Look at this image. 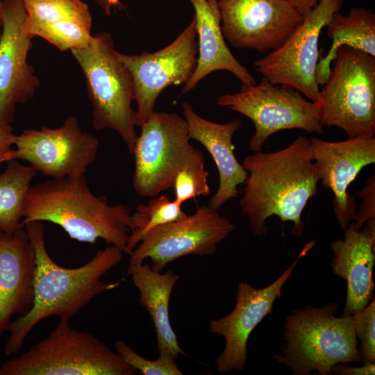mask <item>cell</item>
<instances>
[{
  "label": "cell",
  "instance_id": "obj_1",
  "mask_svg": "<svg viewBox=\"0 0 375 375\" xmlns=\"http://www.w3.org/2000/svg\"><path fill=\"white\" fill-rule=\"evenodd\" d=\"M35 253L33 303L31 310L11 322L3 347L6 356L17 353L34 327L51 316L69 319L97 296L112 290L119 283H107L101 277L121 262L124 253L108 245L86 263L75 268L58 265L49 256L41 222L24 226Z\"/></svg>",
  "mask_w": 375,
  "mask_h": 375
},
{
  "label": "cell",
  "instance_id": "obj_2",
  "mask_svg": "<svg viewBox=\"0 0 375 375\" xmlns=\"http://www.w3.org/2000/svg\"><path fill=\"white\" fill-rule=\"evenodd\" d=\"M242 165L247 176L240 205L253 233L265 236V222L275 215L283 222H291L292 234L301 236L305 228L302 212L317 195L319 182L309 138L299 135L274 152H253Z\"/></svg>",
  "mask_w": 375,
  "mask_h": 375
},
{
  "label": "cell",
  "instance_id": "obj_3",
  "mask_svg": "<svg viewBox=\"0 0 375 375\" xmlns=\"http://www.w3.org/2000/svg\"><path fill=\"white\" fill-rule=\"evenodd\" d=\"M131 210L122 203L110 204L90 189L85 175L52 178L31 186L26 198L22 225L49 222L60 226L70 239L107 245L127 253Z\"/></svg>",
  "mask_w": 375,
  "mask_h": 375
},
{
  "label": "cell",
  "instance_id": "obj_4",
  "mask_svg": "<svg viewBox=\"0 0 375 375\" xmlns=\"http://www.w3.org/2000/svg\"><path fill=\"white\" fill-rule=\"evenodd\" d=\"M338 310L329 303L293 311L285 321L282 355L273 357L294 375H331L338 363L360 362L353 317H337Z\"/></svg>",
  "mask_w": 375,
  "mask_h": 375
},
{
  "label": "cell",
  "instance_id": "obj_5",
  "mask_svg": "<svg viewBox=\"0 0 375 375\" xmlns=\"http://www.w3.org/2000/svg\"><path fill=\"white\" fill-rule=\"evenodd\" d=\"M70 51L85 79L93 127L116 131L132 154L138 138L132 107L133 80L115 49L111 35L100 32L92 35L86 47Z\"/></svg>",
  "mask_w": 375,
  "mask_h": 375
},
{
  "label": "cell",
  "instance_id": "obj_6",
  "mask_svg": "<svg viewBox=\"0 0 375 375\" xmlns=\"http://www.w3.org/2000/svg\"><path fill=\"white\" fill-rule=\"evenodd\" d=\"M138 371L92 334L60 322L44 339L4 361L0 375H136Z\"/></svg>",
  "mask_w": 375,
  "mask_h": 375
},
{
  "label": "cell",
  "instance_id": "obj_7",
  "mask_svg": "<svg viewBox=\"0 0 375 375\" xmlns=\"http://www.w3.org/2000/svg\"><path fill=\"white\" fill-rule=\"evenodd\" d=\"M318 103L323 126L348 138L375 135V57L343 45L336 52Z\"/></svg>",
  "mask_w": 375,
  "mask_h": 375
},
{
  "label": "cell",
  "instance_id": "obj_8",
  "mask_svg": "<svg viewBox=\"0 0 375 375\" xmlns=\"http://www.w3.org/2000/svg\"><path fill=\"white\" fill-rule=\"evenodd\" d=\"M216 104L253 122L255 133L249 142L252 152L261 151L268 138L282 130L324 132L318 103L308 101L291 87L273 85L265 78L259 84L242 85L236 93L221 95Z\"/></svg>",
  "mask_w": 375,
  "mask_h": 375
},
{
  "label": "cell",
  "instance_id": "obj_9",
  "mask_svg": "<svg viewBox=\"0 0 375 375\" xmlns=\"http://www.w3.org/2000/svg\"><path fill=\"white\" fill-rule=\"evenodd\" d=\"M140 128L132 185L137 194L153 197L172 188L178 171L201 150L190 144L187 122L177 113L154 112Z\"/></svg>",
  "mask_w": 375,
  "mask_h": 375
},
{
  "label": "cell",
  "instance_id": "obj_10",
  "mask_svg": "<svg viewBox=\"0 0 375 375\" xmlns=\"http://www.w3.org/2000/svg\"><path fill=\"white\" fill-rule=\"evenodd\" d=\"M342 3L343 0H319L281 47L255 61L256 70L272 84L291 87L318 103L320 90L316 69L319 59V38Z\"/></svg>",
  "mask_w": 375,
  "mask_h": 375
},
{
  "label": "cell",
  "instance_id": "obj_11",
  "mask_svg": "<svg viewBox=\"0 0 375 375\" xmlns=\"http://www.w3.org/2000/svg\"><path fill=\"white\" fill-rule=\"evenodd\" d=\"M6 162L22 160L37 172L52 178L85 175L96 160L99 141L83 131L78 119L69 116L58 128H27L15 136Z\"/></svg>",
  "mask_w": 375,
  "mask_h": 375
},
{
  "label": "cell",
  "instance_id": "obj_12",
  "mask_svg": "<svg viewBox=\"0 0 375 375\" xmlns=\"http://www.w3.org/2000/svg\"><path fill=\"white\" fill-rule=\"evenodd\" d=\"M235 225L208 206L194 214L158 226L149 232L129 254V265L143 263L160 272L167 264L187 256H212L219 242L233 231Z\"/></svg>",
  "mask_w": 375,
  "mask_h": 375
},
{
  "label": "cell",
  "instance_id": "obj_13",
  "mask_svg": "<svg viewBox=\"0 0 375 375\" xmlns=\"http://www.w3.org/2000/svg\"><path fill=\"white\" fill-rule=\"evenodd\" d=\"M197 54L194 17L172 43L159 51L138 55L118 52L133 80L136 126L140 127L155 112L156 100L165 88L190 80L197 67Z\"/></svg>",
  "mask_w": 375,
  "mask_h": 375
},
{
  "label": "cell",
  "instance_id": "obj_14",
  "mask_svg": "<svg viewBox=\"0 0 375 375\" xmlns=\"http://www.w3.org/2000/svg\"><path fill=\"white\" fill-rule=\"evenodd\" d=\"M224 38L260 53L281 47L303 17L288 0H218Z\"/></svg>",
  "mask_w": 375,
  "mask_h": 375
},
{
  "label": "cell",
  "instance_id": "obj_15",
  "mask_svg": "<svg viewBox=\"0 0 375 375\" xmlns=\"http://www.w3.org/2000/svg\"><path fill=\"white\" fill-rule=\"evenodd\" d=\"M314 245V241L306 244L292 265L268 286L255 288L248 283H240L234 309L222 318L210 321V331L222 336L226 342L224 351L215 360L220 374L244 370L247 342L251 332L265 317L272 313L274 303L281 297L283 285L291 277L298 262Z\"/></svg>",
  "mask_w": 375,
  "mask_h": 375
},
{
  "label": "cell",
  "instance_id": "obj_16",
  "mask_svg": "<svg viewBox=\"0 0 375 375\" xmlns=\"http://www.w3.org/2000/svg\"><path fill=\"white\" fill-rule=\"evenodd\" d=\"M23 0H3L0 36V124L11 125L15 107L32 99L40 80L28 62L33 38L23 32Z\"/></svg>",
  "mask_w": 375,
  "mask_h": 375
},
{
  "label": "cell",
  "instance_id": "obj_17",
  "mask_svg": "<svg viewBox=\"0 0 375 375\" xmlns=\"http://www.w3.org/2000/svg\"><path fill=\"white\" fill-rule=\"evenodd\" d=\"M309 140L319 182L332 191L333 210L345 231L356 211V199L347 189L365 167L375 162V138H348L339 142Z\"/></svg>",
  "mask_w": 375,
  "mask_h": 375
},
{
  "label": "cell",
  "instance_id": "obj_18",
  "mask_svg": "<svg viewBox=\"0 0 375 375\" xmlns=\"http://www.w3.org/2000/svg\"><path fill=\"white\" fill-rule=\"evenodd\" d=\"M35 253L24 227L13 233L0 231V337L15 315H24L33 303Z\"/></svg>",
  "mask_w": 375,
  "mask_h": 375
},
{
  "label": "cell",
  "instance_id": "obj_19",
  "mask_svg": "<svg viewBox=\"0 0 375 375\" xmlns=\"http://www.w3.org/2000/svg\"><path fill=\"white\" fill-rule=\"evenodd\" d=\"M361 230L350 224L344 238L333 240L331 267L334 274L347 281V290L343 315H353L364 308L373 297L375 262V219L365 222Z\"/></svg>",
  "mask_w": 375,
  "mask_h": 375
},
{
  "label": "cell",
  "instance_id": "obj_20",
  "mask_svg": "<svg viewBox=\"0 0 375 375\" xmlns=\"http://www.w3.org/2000/svg\"><path fill=\"white\" fill-rule=\"evenodd\" d=\"M181 106L190 139L198 141L205 147L217 167L219 186L208 206L219 211L226 201L238 197L237 188L244 183L247 176V172L235 157L233 143V135L242 124L238 119L227 124L209 121L197 114L189 102L182 103Z\"/></svg>",
  "mask_w": 375,
  "mask_h": 375
},
{
  "label": "cell",
  "instance_id": "obj_21",
  "mask_svg": "<svg viewBox=\"0 0 375 375\" xmlns=\"http://www.w3.org/2000/svg\"><path fill=\"white\" fill-rule=\"evenodd\" d=\"M195 15L198 57L196 69L184 84L182 94L194 90L210 73L224 70L232 73L242 85L256 84L254 77L228 48L221 28L218 0H190Z\"/></svg>",
  "mask_w": 375,
  "mask_h": 375
},
{
  "label": "cell",
  "instance_id": "obj_22",
  "mask_svg": "<svg viewBox=\"0 0 375 375\" xmlns=\"http://www.w3.org/2000/svg\"><path fill=\"white\" fill-rule=\"evenodd\" d=\"M127 274L131 276L140 292L141 306L151 317L159 354H168L175 359L180 354H184L169 317L170 297L179 276L172 271L161 274L143 263L128 265Z\"/></svg>",
  "mask_w": 375,
  "mask_h": 375
},
{
  "label": "cell",
  "instance_id": "obj_23",
  "mask_svg": "<svg viewBox=\"0 0 375 375\" xmlns=\"http://www.w3.org/2000/svg\"><path fill=\"white\" fill-rule=\"evenodd\" d=\"M326 26L332 44L317 63L316 81L319 85L326 81L340 47L349 46L375 57V14L372 9L353 7L347 15L336 12Z\"/></svg>",
  "mask_w": 375,
  "mask_h": 375
},
{
  "label": "cell",
  "instance_id": "obj_24",
  "mask_svg": "<svg viewBox=\"0 0 375 375\" xmlns=\"http://www.w3.org/2000/svg\"><path fill=\"white\" fill-rule=\"evenodd\" d=\"M37 172L17 160L7 161L0 174V231L13 233L23 228V209L31 183Z\"/></svg>",
  "mask_w": 375,
  "mask_h": 375
},
{
  "label": "cell",
  "instance_id": "obj_25",
  "mask_svg": "<svg viewBox=\"0 0 375 375\" xmlns=\"http://www.w3.org/2000/svg\"><path fill=\"white\" fill-rule=\"evenodd\" d=\"M186 216L181 205L165 194L153 197L147 204L138 205L131 217L127 254H130L142 238L153 229L183 219Z\"/></svg>",
  "mask_w": 375,
  "mask_h": 375
},
{
  "label": "cell",
  "instance_id": "obj_26",
  "mask_svg": "<svg viewBox=\"0 0 375 375\" xmlns=\"http://www.w3.org/2000/svg\"><path fill=\"white\" fill-rule=\"evenodd\" d=\"M22 28L26 34L42 38L61 51L86 47L92 38V25L75 21L31 24L25 19Z\"/></svg>",
  "mask_w": 375,
  "mask_h": 375
},
{
  "label": "cell",
  "instance_id": "obj_27",
  "mask_svg": "<svg viewBox=\"0 0 375 375\" xmlns=\"http://www.w3.org/2000/svg\"><path fill=\"white\" fill-rule=\"evenodd\" d=\"M26 21L31 24H47L75 21L92 25L88 5L81 0H23Z\"/></svg>",
  "mask_w": 375,
  "mask_h": 375
},
{
  "label": "cell",
  "instance_id": "obj_28",
  "mask_svg": "<svg viewBox=\"0 0 375 375\" xmlns=\"http://www.w3.org/2000/svg\"><path fill=\"white\" fill-rule=\"evenodd\" d=\"M208 176L205 167L204 155L200 151L178 171L172 187L174 199L182 206L186 201L208 196L210 194Z\"/></svg>",
  "mask_w": 375,
  "mask_h": 375
},
{
  "label": "cell",
  "instance_id": "obj_29",
  "mask_svg": "<svg viewBox=\"0 0 375 375\" xmlns=\"http://www.w3.org/2000/svg\"><path fill=\"white\" fill-rule=\"evenodd\" d=\"M115 351L129 366L144 375H183L175 358L168 354H159L156 360L146 359L135 352L123 340L115 345Z\"/></svg>",
  "mask_w": 375,
  "mask_h": 375
},
{
  "label": "cell",
  "instance_id": "obj_30",
  "mask_svg": "<svg viewBox=\"0 0 375 375\" xmlns=\"http://www.w3.org/2000/svg\"><path fill=\"white\" fill-rule=\"evenodd\" d=\"M363 363L375 362V301L374 296L361 310L352 315Z\"/></svg>",
  "mask_w": 375,
  "mask_h": 375
},
{
  "label": "cell",
  "instance_id": "obj_31",
  "mask_svg": "<svg viewBox=\"0 0 375 375\" xmlns=\"http://www.w3.org/2000/svg\"><path fill=\"white\" fill-rule=\"evenodd\" d=\"M362 199L360 206L350 224L356 230L361 229L363 224L369 219H375V176H371L366 181V185L357 192Z\"/></svg>",
  "mask_w": 375,
  "mask_h": 375
},
{
  "label": "cell",
  "instance_id": "obj_32",
  "mask_svg": "<svg viewBox=\"0 0 375 375\" xmlns=\"http://www.w3.org/2000/svg\"><path fill=\"white\" fill-rule=\"evenodd\" d=\"M331 373L337 375H374L375 374V362L364 363L360 367L338 363L333 367Z\"/></svg>",
  "mask_w": 375,
  "mask_h": 375
},
{
  "label": "cell",
  "instance_id": "obj_33",
  "mask_svg": "<svg viewBox=\"0 0 375 375\" xmlns=\"http://www.w3.org/2000/svg\"><path fill=\"white\" fill-rule=\"evenodd\" d=\"M15 136L12 125L0 124V165L6 162V154L14 145Z\"/></svg>",
  "mask_w": 375,
  "mask_h": 375
},
{
  "label": "cell",
  "instance_id": "obj_34",
  "mask_svg": "<svg viewBox=\"0 0 375 375\" xmlns=\"http://www.w3.org/2000/svg\"><path fill=\"white\" fill-rule=\"evenodd\" d=\"M297 11L304 17L318 3L319 0H288Z\"/></svg>",
  "mask_w": 375,
  "mask_h": 375
},
{
  "label": "cell",
  "instance_id": "obj_35",
  "mask_svg": "<svg viewBox=\"0 0 375 375\" xmlns=\"http://www.w3.org/2000/svg\"><path fill=\"white\" fill-rule=\"evenodd\" d=\"M95 2L106 15H110L112 8L119 5V0H88Z\"/></svg>",
  "mask_w": 375,
  "mask_h": 375
},
{
  "label": "cell",
  "instance_id": "obj_36",
  "mask_svg": "<svg viewBox=\"0 0 375 375\" xmlns=\"http://www.w3.org/2000/svg\"><path fill=\"white\" fill-rule=\"evenodd\" d=\"M1 10H2V1L0 0V15H1Z\"/></svg>",
  "mask_w": 375,
  "mask_h": 375
},
{
  "label": "cell",
  "instance_id": "obj_37",
  "mask_svg": "<svg viewBox=\"0 0 375 375\" xmlns=\"http://www.w3.org/2000/svg\"><path fill=\"white\" fill-rule=\"evenodd\" d=\"M1 33V15H0V36Z\"/></svg>",
  "mask_w": 375,
  "mask_h": 375
}]
</instances>
